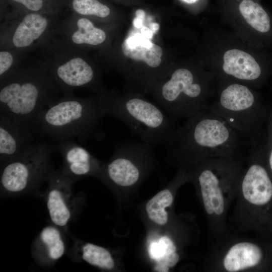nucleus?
<instances>
[{
    "mask_svg": "<svg viewBox=\"0 0 272 272\" xmlns=\"http://www.w3.org/2000/svg\"><path fill=\"white\" fill-rule=\"evenodd\" d=\"M225 11L222 23L243 41L258 49L272 51V17L255 0H236Z\"/></svg>",
    "mask_w": 272,
    "mask_h": 272,
    "instance_id": "nucleus-9",
    "label": "nucleus"
},
{
    "mask_svg": "<svg viewBox=\"0 0 272 272\" xmlns=\"http://www.w3.org/2000/svg\"><path fill=\"white\" fill-rule=\"evenodd\" d=\"M155 147L142 141H124L114 149L113 156L102 173L117 185H133L141 177V169L137 162L153 152Z\"/></svg>",
    "mask_w": 272,
    "mask_h": 272,
    "instance_id": "nucleus-12",
    "label": "nucleus"
},
{
    "mask_svg": "<svg viewBox=\"0 0 272 272\" xmlns=\"http://www.w3.org/2000/svg\"><path fill=\"white\" fill-rule=\"evenodd\" d=\"M235 157L209 159L201 162L197 179L198 182L204 207L210 215L214 213L221 215L224 211V199L220 186L222 176L232 164Z\"/></svg>",
    "mask_w": 272,
    "mask_h": 272,
    "instance_id": "nucleus-14",
    "label": "nucleus"
},
{
    "mask_svg": "<svg viewBox=\"0 0 272 272\" xmlns=\"http://www.w3.org/2000/svg\"><path fill=\"white\" fill-rule=\"evenodd\" d=\"M136 16L133 24L136 28H140L142 26V22L145 17V12L142 10H138L136 12Z\"/></svg>",
    "mask_w": 272,
    "mask_h": 272,
    "instance_id": "nucleus-28",
    "label": "nucleus"
},
{
    "mask_svg": "<svg viewBox=\"0 0 272 272\" xmlns=\"http://www.w3.org/2000/svg\"><path fill=\"white\" fill-rule=\"evenodd\" d=\"M33 130L19 125L0 114V164L22 157L35 149Z\"/></svg>",
    "mask_w": 272,
    "mask_h": 272,
    "instance_id": "nucleus-15",
    "label": "nucleus"
},
{
    "mask_svg": "<svg viewBox=\"0 0 272 272\" xmlns=\"http://www.w3.org/2000/svg\"><path fill=\"white\" fill-rule=\"evenodd\" d=\"M165 146L170 156L197 163L212 158L237 157L251 146L223 118L207 108L175 128Z\"/></svg>",
    "mask_w": 272,
    "mask_h": 272,
    "instance_id": "nucleus-1",
    "label": "nucleus"
},
{
    "mask_svg": "<svg viewBox=\"0 0 272 272\" xmlns=\"http://www.w3.org/2000/svg\"><path fill=\"white\" fill-rule=\"evenodd\" d=\"M0 83V114L32 130L61 91L43 66L17 69Z\"/></svg>",
    "mask_w": 272,
    "mask_h": 272,
    "instance_id": "nucleus-3",
    "label": "nucleus"
},
{
    "mask_svg": "<svg viewBox=\"0 0 272 272\" xmlns=\"http://www.w3.org/2000/svg\"><path fill=\"white\" fill-rule=\"evenodd\" d=\"M73 253V256L77 260L81 259L101 269L111 270L115 266L114 260L107 249L91 243L76 242Z\"/></svg>",
    "mask_w": 272,
    "mask_h": 272,
    "instance_id": "nucleus-22",
    "label": "nucleus"
},
{
    "mask_svg": "<svg viewBox=\"0 0 272 272\" xmlns=\"http://www.w3.org/2000/svg\"><path fill=\"white\" fill-rule=\"evenodd\" d=\"M60 228L44 227L35 237L31 251L34 260L43 266L53 265L65 253L66 245Z\"/></svg>",
    "mask_w": 272,
    "mask_h": 272,
    "instance_id": "nucleus-18",
    "label": "nucleus"
},
{
    "mask_svg": "<svg viewBox=\"0 0 272 272\" xmlns=\"http://www.w3.org/2000/svg\"><path fill=\"white\" fill-rule=\"evenodd\" d=\"M173 201V197L169 190L160 191L146 205V209L149 218L158 225L166 224L168 221V214L165 209L170 206Z\"/></svg>",
    "mask_w": 272,
    "mask_h": 272,
    "instance_id": "nucleus-23",
    "label": "nucleus"
},
{
    "mask_svg": "<svg viewBox=\"0 0 272 272\" xmlns=\"http://www.w3.org/2000/svg\"><path fill=\"white\" fill-rule=\"evenodd\" d=\"M53 24L47 17L35 12L5 22L1 29V49L22 52L45 43L53 34Z\"/></svg>",
    "mask_w": 272,
    "mask_h": 272,
    "instance_id": "nucleus-11",
    "label": "nucleus"
},
{
    "mask_svg": "<svg viewBox=\"0 0 272 272\" xmlns=\"http://www.w3.org/2000/svg\"><path fill=\"white\" fill-rule=\"evenodd\" d=\"M53 147L39 143L27 154L1 166L0 187L5 195H19L36 188L46 180L53 170L51 154Z\"/></svg>",
    "mask_w": 272,
    "mask_h": 272,
    "instance_id": "nucleus-8",
    "label": "nucleus"
},
{
    "mask_svg": "<svg viewBox=\"0 0 272 272\" xmlns=\"http://www.w3.org/2000/svg\"><path fill=\"white\" fill-rule=\"evenodd\" d=\"M101 116L98 99L63 95L48 105L35 126L43 135L59 142L76 138L80 142L102 140Z\"/></svg>",
    "mask_w": 272,
    "mask_h": 272,
    "instance_id": "nucleus-4",
    "label": "nucleus"
},
{
    "mask_svg": "<svg viewBox=\"0 0 272 272\" xmlns=\"http://www.w3.org/2000/svg\"><path fill=\"white\" fill-rule=\"evenodd\" d=\"M23 6L31 12L39 13L44 5L43 0H12Z\"/></svg>",
    "mask_w": 272,
    "mask_h": 272,
    "instance_id": "nucleus-27",
    "label": "nucleus"
},
{
    "mask_svg": "<svg viewBox=\"0 0 272 272\" xmlns=\"http://www.w3.org/2000/svg\"><path fill=\"white\" fill-rule=\"evenodd\" d=\"M216 75L202 63L175 69L161 87L159 100L171 121L186 120L208 108L216 94Z\"/></svg>",
    "mask_w": 272,
    "mask_h": 272,
    "instance_id": "nucleus-5",
    "label": "nucleus"
},
{
    "mask_svg": "<svg viewBox=\"0 0 272 272\" xmlns=\"http://www.w3.org/2000/svg\"><path fill=\"white\" fill-rule=\"evenodd\" d=\"M244 198L256 206L267 203L272 197V182L266 170L253 163L248 168L241 182Z\"/></svg>",
    "mask_w": 272,
    "mask_h": 272,
    "instance_id": "nucleus-19",
    "label": "nucleus"
},
{
    "mask_svg": "<svg viewBox=\"0 0 272 272\" xmlns=\"http://www.w3.org/2000/svg\"><path fill=\"white\" fill-rule=\"evenodd\" d=\"M59 32L61 38L56 42L77 49L99 46L107 39L104 30L95 26L88 18L79 15L65 22Z\"/></svg>",
    "mask_w": 272,
    "mask_h": 272,
    "instance_id": "nucleus-17",
    "label": "nucleus"
},
{
    "mask_svg": "<svg viewBox=\"0 0 272 272\" xmlns=\"http://www.w3.org/2000/svg\"><path fill=\"white\" fill-rule=\"evenodd\" d=\"M56 149L63 159L61 172L74 181L102 173L103 168H101L99 161L85 148L73 141L59 142Z\"/></svg>",
    "mask_w": 272,
    "mask_h": 272,
    "instance_id": "nucleus-16",
    "label": "nucleus"
},
{
    "mask_svg": "<svg viewBox=\"0 0 272 272\" xmlns=\"http://www.w3.org/2000/svg\"><path fill=\"white\" fill-rule=\"evenodd\" d=\"M141 34L149 39H151L153 36L152 31L144 26L141 29Z\"/></svg>",
    "mask_w": 272,
    "mask_h": 272,
    "instance_id": "nucleus-29",
    "label": "nucleus"
},
{
    "mask_svg": "<svg viewBox=\"0 0 272 272\" xmlns=\"http://www.w3.org/2000/svg\"><path fill=\"white\" fill-rule=\"evenodd\" d=\"M19 52L12 49H1L0 82L11 75L16 67Z\"/></svg>",
    "mask_w": 272,
    "mask_h": 272,
    "instance_id": "nucleus-25",
    "label": "nucleus"
},
{
    "mask_svg": "<svg viewBox=\"0 0 272 272\" xmlns=\"http://www.w3.org/2000/svg\"><path fill=\"white\" fill-rule=\"evenodd\" d=\"M216 94L208 107L223 118L254 147L261 121L257 95L253 88L216 75Z\"/></svg>",
    "mask_w": 272,
    "mask_h": 272,
    "instance_id": "nucleus-7",
    "label": "nucleus"
},
{
    "mask_svg": "<svg viewBox=\"0 0 272 272\" xmlns=\"http://www.w3.org/2000/svg\"><path fill=\"white\" fill-rule=\"evenodd\" d=\"M205 42L202 63L217 75L253 88L272 70L271 51L251 46L228 28L208 29Z\"/></svg>",
    "mask_w": 272,
    "mask_h": 272,
    "instance_id": "nucleus-2",
    "label": "nucleus"
},
{
    "mask_svg": "<svg viewBox=\"0 0 272 272\" xmlns=\"http://www.w3.org/2000/svg\"><path fill=\"white\" fill-rule=\"evenodd\" d=\"M180 1L182 2L183 3H185L186 4L191 5V4H194L197 3L199 0H180Z\"/></svg>",
    "mask_w": 272,
    "mask_h": 272,
    "instance_id": "nucleus-30",
    "label": "nucleus"
},
{
    "mask_svg": "<svg viewBox=\"0 0 272 272\" xmlns=\"http://www.w3.org/2000/svg\"><path fill=\"white\" fill-rule=\"evenodd\" d=\"M269 164L270 168L272 171V149L270 152L269 156Z\"/></svg>",
    "mask_w": 272,
    "mask_h": 272,
    "instance_id": "nucleus-31",
    "label": "nucleus"
},
{
    "mask_svg": "<svg viewBox=\"0 0 272 272\" xmlns=\"http://www.w3.org/2000/svg\"><path fill=\"white\" fill-rule=\"evenodd\" d=\"M46 180L48 186L45 199L49 218L54 225L66 228L74 217L77 207V197L72 191L75 181L59 171L53 170Z\"/></svg>",
    "mask_w": 272,
    "mask_h": 272,
    "instance_id": "nucleus-13",
    "label": "nucleus"
},
{
    "mask_svg": "<svg viewBox=\"0 0 272 272\" xmlns=\"http://www.w3.org/2000/svg\"><path fill=\"white\" fill-rule=\"evenodd\" d=\"M262 257L261 250L257 245L240 242L230 248L224 258L223 264L227 271H237L256 265Z\"/></svg>",
    "mask_w": 272,
    "mask_h": 272,
    "instance_id": "nucleus-21",
    "label": "nucleus"
},
{
    "mask_svg": "<svg viewBox=\"0 0 272 272\" xmlns=\"http://www.w3.org/2000/svg\"><path fill=\"white\" fill-rule=\"evenodd\" d=\"M98 103L102 117L110 116L122 121L142 142L165 146L175 129L167 113L140 96L105 94L99 97Z\"/></svg>",
    "mask_w": 272,
    "mask_h": 272,
    "instance_id": "nucleus-6",
    "label": "nucleus"
},
{
    "mask_svg": "<svg viewBox=\"0 0 272 272\" xmlns=\"http://www.w3.org/2000/svg\"><path fill=\"white\" fill-rule=\"evenodd\" d=\"M52 52L43 66L63 95L76 89L88 87L94 83L96 74L92 65L79 53L80 49L57 42L49 45Z\"/></svg>",
    "mask_w": 272,
    "mask_h": 272,
    "instance_id": "nucleus-10",
    "label": "nucleus"
},
{
    "mask_svg": "<svg viewBox=\"0 0 272 272\" xmlns=\"http://www.w3.org/2000/svg\"><path fill=\"white\" fill-rule=\"evenodd\" d=\"M176 247L173 242L167 236L162 237L159 242L151 244L150 254L157 261L176 252Z\"/></svg>",
    "mask_w": 272,
    "mask_h": 272,
    "instance_id": "nucleus-26",
    "label": "nucleus"
},
{
    "mask_svg": "<svg viewBox=\"0 0 272 272\" xmlns=\"http://www.w3.org/2000/svg\"><path fill=\"white\" fill-rule=\"evenodd\" d=\"M72 6L76 13L84 17L93 16L105 18L110 14L108 7L98 0H73Z\"/></svg>",
    "mask_w": 272,
    "mask_h": 272,
    "instance_id": "nucleus-24",
    "label": "nucleus"
},
{
    "mask_svg": "<svg viewBox=\"0 0 272 272\" xmlns=\"http://www.w3.org/2000/svg\"><path fill=\"white\" fill-rule=\"evenodd\" d=\"M121 50L127 57L136 61H143L153 68L160 65L162 61V48L142 34H135L124 40L121 45Z\"/></svg>",
    "mask_w": 272,
    "mask_h": 272,
    "instance_id": "nucleus-20",
    "label": "nucleus"
}]
</instances>
